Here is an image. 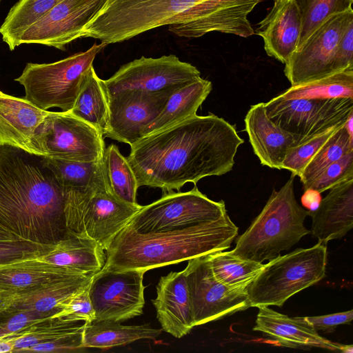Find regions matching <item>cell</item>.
Listing matches in <instances>:
<instances>
[{"label": "cell", "mask_w": 353, "mask_h": 353, "mask_svg": "<svg viewBox=\"0 0 353 353\" xmlns=\"http://www.w3.org/2000/svg\"><path fill=\"white\" fill-rule=\"evenodd\" d=\"M212 88V83L200 77L175 89L159 115L145 128L144 137L196 114Z\"/></svg>", "instance_id": "27"}, {"label": "cell", "mask_w": 353, "mask_h": 353, "mask_svg": "<svg viewBox=\"0 0 353 353\" xmlns=\"http://www.w3.org/2000/svg\"><path fill=\"white\" fill-rule=\"evenodd\" d=\"M321 201L320 193L313 190H305V193L301 198L302 204L306 207L309 211L315 210Z\"/></svg>", "instance_id": "46"}, {"label": "cell", "mask_w": 353, "mask_h": 353, "mask_svg": "<svg viewBox=\"0 0 353 353\" xmlns=\"http://www.w3.org/2000/svg\"><path fill=\"white\" fill-rule=\"evenodd\" d=\"M53 244H41L26 240L0 242V265L39 256L46 253Z\"/></svg>", "instance_id": "41"}, {"label": "cell", "mask_w": 353, "mask_h": 353, "mask_svg": "<svg viewBox=\"0 0 353 353\" xmlns=\"http://www.w3.org/2000/svg\"><path fill=\"white\" fill-rule=\"evenodd\" d=\"M238 232L228 213L214 221L168 231L139 232L127 225L105 250L102 268L145 272L225 250Z\"/></svg>", "instance_id": "4"}, {"label": "cell", "mask_w": 353, "mask_h": 353, "mask_svg": "<svg viewBox=\"0 0 353 353\" xmlns=\"http://www.w3.org/2000/svg\"><path fill=\"white\" fill-rule=\"evenodd\" d=\"M152 302L161 328L175 338H182L195 326L183 271L161 276L157 285V296Z\"/></svg>", "instance_id": "20"}, {"label": "cell", "mask_w": 353, "mask_h": 353, "mask_svg": "<svg viewBox=\"0 0 353 353\" xmlns=\"http://www.w3.org/2000/svg\"><path fill=\"white\" fill-rule=\"evenodd\" d=\"M106 46L102 42L95 43L85 52L53 63H28L14 81L23 86L25 99L36 106L68 112L74 105L85 73Z\"/></svg>", "instance_id": "7"}, {"label": "cell", "mask_w": 353, "mask_h": 353, "mask_svg": "<svg viewBox=\"0 0 353 353\" xmlns=\"http://www.w3.org/2000/svg\"><path fill=\"white\" fill-rule=\"evenodd\" d=\"M301 17L300 46L321 24L333 14L352 8L353 0H294Z\"/></svg>", "instance_id": "37"}, {"label": "cell", "mask_w": 353, "mask_h": 353, "mask_svg": "<svg viewBox=\"0 0 353 353\" xmlns=\"http://www.w3.org/2000/svg\"><path fill=\"white\" fill-rule=\"evenodd\" d=\"M141 207L125 203L106 190H65L64 213L69 233L90 237L105 252Z\"/></svg>", "instance_id": "8"}, {"label": "cell", "mask_w": 353, "mask_h": 353, "mask_svg": "<svg viewBox=\"0 0 353 353\" xmlns=\"http://www.w3.org/2000/svg\"><path fill=\"white\" fill-rule=\"evenodd\" d=\"M105 252L94 240L72 234L53 244L39 259L79 275L94 274L102 269Z\"/></svg>", "instance_id": "25"}, {"label": "cell", "mask_w": 353, "mask_h": 353, "mask_svg": "<svg viewBox=\"0 0 353 353\" xmlns=\"http://www.w3.org/2000/svg\"><path fill=\"white\" fill-rule=\"evenodd\" d=\"M304 318L315 330L332 332L339 325L351 323L353 319V310Z\"/></svg>", "instance_id": "44"}, {"label": "cell", "mask_w": 353, "mask_h": 353, "mask_svg": "<svg viewBox=\"0 0 353 353\" xmlns=\"http://www.w3.org/2000/svg\"><path fill=\"white\" fill-rule=\"evenodd\" d=\"M353 150V136L345 124L339 127L319 149L300 175L304 190L329 165Z\"/></svg>", "instance_id": "36"}, {"label": "cell", "mask_w": 353, "mask_h": 353, "mask_svg": "<svg viewBox=\"0 0 353 353\" xmlns=\"http://www.w3.org/2000/svg\"><path fill=\"white\" fill-rule=\"evenodd\" d=\"M301 32V17L294 0H274L254 34L260 36L267 54L285 63L296 49Z\"/></svg>", "instance_id": "21"}, {"label": "cell", "mask_w": 353, "mask_h": 353, "mask_svg": "<svg viewBox=\"0 0 353 353\" xmlns=\"http://www.w3.org/2000/svg\"><path fill=\"white\" fill-rule=\"evenodd\" d=\"M62 0H19L0 26L3 41L10 50L20 46L23 33Z\"/></svg>", "instance_id": "33"}, {"label": "cell", "mask_w": 353, "mask_h": 353, "mask_svg": "<svg viewBox=\"0 0 353 353\" xmlns=\"http://www.w3.org/2000/svg\"><path fill=\"white\" fill-rule=\"evenodd\" d=\"M258 308L253 330L262 332L280 345L301 349L320 347L345 353L353 352L352 345L332 342L320 336L304 317H289L268 306Z\"/></svg>", "instance_id": "19"}, {"label": "cell", "mask_w": 353, "mask_h": 353, "mask_svg": "<svg viewBox=\"0 0 353 353\" xmlns=\"http://www.w3.org/2000/svg\"><path fill=\"white\" fill-rule=\"evenodd\" d=\"M162 331L149 324L125 325L112 321H94L84 323L83 345L84 348L108 349L140 339L155 340Z\"/></svg>", "instance_id": "28"}, {"label": "cell", "mask_w": 353, "mask_h": 353, "mask_svg": "<svg viewBox=\"0 0 353 353\" xmlns=\"http://www.w3.org/2000/svg\"><path fill=\"white\" fill-rule=\"evenodd\" d=\"M69 112L104 136L109 120L108 98L103 80L97 76L93 65L85 73L74 105Z\"/></svg>", "instance_id": "29"}, {"label": "cell", "mask_w": 353, "mask_h": 353, "mask_svg": "<svg viewBox=\"0 0 353 353\" xmlns=\"http://www.w3.org/2000/svg\"><path fill=\"white\" fill-rule=\"evenodd\" d=\"M264 108L268 117L292 134L298 145L345 124L353 116V99H283L277 95L264 103Z\"/></svg>", "instance_id": "10"}, {"label": "cell", "mask_w": 353, "mask_h": 353, "mask_svg": "<svg viewBox=\"0 0 353 353\" xmlns=\"http://www.w3.org/2000/svg\"><path fill=\"white\" fill-rule=\"evenodd\" d=\"M144 271L101 269L91 280L89 294L95 321L123 322L143 314Z\"/></svg>", "instance_id": "14"}, {"label": "cell", "mask_w": 353, "mask_h": 353, "mask_svg": "<svg viewBox=\"0 0 353 353\" xmlns=\"http://www.w3.org/2000/svg\"><path fill=\"white\" fill-rule=\"evenodd\" d=\"M163 192L158 200L142 206L128 225L139 232L168 231L214 221L227 213L223 201L210 199L196 185L188 192Z\"/></svg>", "instance_id": "9"}, {"label": "cell", "mask_w": 353, "mask_h": 353, "mask_svg": "<svg viewBox=\"0 0 353 353\" xmlns=\"http://www.w3.org/2000/svg\"><path fill=\"white\" fill-rule=\"evenodd\" d=\"M353 67V20L345 28L336 47L332 65V73Z\"/></svg>", "instance_id": "43"}, {"label": "cell", "mask_w": 353, "mask_h": 353, "mask_svg": "<svg viewBox=\"0 0 353 353\" xmlns=\"http://www.w3.org/2000/svg\"><path fill=\"white\" fill-rule=\"evenodd\" d=\"M318 208L309 211L310 232L319 241L343 238L353 227V178L331 188Z\"/></svg>", "instance_id": "22"}, {"label": "cell", "mask_w": 353, "mask_h": 353, "mask_svg": "<svg viewBox=\"0 0 353 353\" xmlns=\"http://www.w3.org/2000/svg\"><path fill=\"white\" fill-rule=\"evenodd\" d=\"M278 96L283 99H353V67L316 81L291 86Z\"/></svg>", "instance_id": "35"}, {"label": "cell", "mask_w": 353, "mask_h": 353, "mask_svg": "<svg viewBox=\"0 0 353 353\" xmlns=\"http://www.w3.org/2000/svg\"><path fill=\"white\" fill-rule=\"evenodd\" d=\"M294 177L292 174L278 191H272L261 213L238 236L230 251L233 254L259 263L270 261L310 232L304 225L309 210L295 198Z\"/></svg>", "instance_id": "5"}, {"label": "cell", "mask_w": 353, "mask_h": 353, "mask_svg": "<svg viewBox=\"0 0 353 353\" xmlns=\"http://www.w3.org/2000/svg\"><path fill=\"white\" fill-rule=\"evenodd\" d=\"M171 92L152 94L127 90L108 96L109 120L104 138L130 146L138 141L144 137L147 126L161 112Z\"/></svg>", "instance_id": "17"}, {"label": "cell", "mask_w": 353, "mask_h": 353, "mask_svg": "<svg viewBox=\"0 0 353 353\" xmlns=\"http://www.w3.org/2000/svg\"><path fill=\"white\" fill-rule=\"evenodd\" d=\"M327 255L326 243L319 241L269 261L247 286L250 306L281 307L294 294L319 282L325 276Z\"/></svg>", "instance_id": "6"}, {"label": "cell", "mask_w": 353, "mask_h": 353, "mask_svg": "<svg viewBox=\"0 0 353 353\" xmlns=\"http://www.w3.org/2000/svg\"><path fill=\"white\" fill-rule=\"evenodd\" d=\"M243 142L235 126L223 118L195 114L142 137L130 145L126 158L139 188L170 192L232 170Z\"/></svg>", "instance_id": "1"}, {"label": "cell", "mask_w": 353, "mask_h": 353, "mask_svg": "<svg viewBox=\"0 0 353 353\" xmlns=\"http://www.w3.org/2000/svg\"><path fill=\"white\" fill-rule=\"evenodd\" d=\"M344 125V124H343ZM336 125L308 140L291 148L281 165V169L288 170L294 176H300L303 169L332 134L341 125Z\"/></svg>", "instance_id": "38"}, {"label": "cell", "mask_w": 353, "mask_h": 353, "mask_svg": "<svg viewBox=\"0 0 353 353\" xmlns=\"http://www.w3.org/2000/svg\"><path fill=\"white\" fill-rule=\"evenodd\" d=\"M1 0H0V2H1Z\"/></svg>", "instance_id": "49"}, {"label": "cell", "mask_w": 353, "mask_h": 353, "mask_svg": "<svg viewBox=\"0 0 353 353\" xmlns=\"http://www.w3.org/2000/svg\"><path fill=\"white\" fill-rule=\"evenodd\" d=\"M37 140L44 157L66 161H100L105 150L103 136L69 111L51 112L39 127Z\"/></svg>", "instance_id": "11"}, {"label": "cell", "mask_w": 353, "mask_h": 353, "mask_svg": "<svg viewBox=\"0 0 353 353\" xmlns=\"http://www.w3.org/2000/svg\"><path fill=\"white\" fill-rule=\"evenodd\" d=\"M350 178H353V150L325 168L305 190L321 193Z\"/></svg>", "instance_id": "40"}, {"label": "cell", "mask_w": 353, "mask_h": 353, "mask_svg": "<svg viewBox=\"0 0 353 353\" xmlns=\"http://www.w3.org/2000/svg\"><path fill=\"white\" fill-rule=\"evenodd\" d=\"M90 282L77 290L59 307V311L51 317L72 322L94 321L95 312L89 294Z\"/></svg>", "instance_id": "39"}, {"label": "cell", "mask_w": 353, "mask_h": 353, "mask_svg": "<svg viewBox=\"0 0 353 353\" xmlns=\"http://www.w3.org/2000/svg\"><path fill=\"white\" fill-rule=\"evenodd\" d=\"M103 164L110 192L125 203L139 205L137 202L139 187L136 176L127 158L121 154L115 144L105 148Z\"/></svg>", "instance_id": "34"}, {"label": "cell", "mask_w": 353, "mask_h": 353, "mask_svg": "<svg viewBox=\"0 0 353 353\" xmlns=\"http://www.w3.org/2000/svg\"><path fill=\"white\" fill-rule=\"evenodd\" d=\"M263 0H109L83 30L107 45L128 40L156 28L181 37L211 32L248 37L254 30L248 14Z\"/></svg>", "instance_id": "2"}, {"label": "cell", "mask_w": 353, "mask_h": 353, "mask_svg": "<svg viewBox=\"0 0 353 353\" xmlns=\"http://www.w3.org/2000/svg\"><path fill=\"white\" fill-rule=\"evenodd\" d=\"M214 277L228 288L246 291L247 286L263 268V263L245 259L230 251H217L206 255Z\"/></svg>", "instance_id": "32"}, {"label": "cell", "mask_w": 353, "mask_h": 353, "mask_svg": "<svg viewBox=\"0 0 353 353\" xmlns=\"http://www.w3.org/2000/svg\"><path fill=\"white\" fill-rule=\"evenodd\" d=\"M183 271L195 326L250 307L246 291L231 289L214 277L206 255L188 260Z\"/></svg>", "instance_id": "15"}, {"label": "cell", "mask_w": 353, "mask_h": 353, "mask_svg": "<svg viewBox=\"0 0 353 353\" xmlns=\"http://www.w3.org/2000/svg\"><path fill=\"white\" fill-rule=\"evenodd\" d=\"M22 240L17 236L0 225V242Z\"/></svg>", "instance_id": "47"}, {"label": "cell", "mask_w": 353, "mask_h": 353, "mask_svg": "<svg viewBox=\"0 0 353 353\" xmlns=\"http://www.w3.org/2000/svg\"><path fill=\"white\" fill-rule=\"evenodd\" d=\"M244 121L250 143L261 163L281 170V163L288 152L296 145L294 137L268 117L264 103L252 105Z\"/></svg>", "instance_id": "23"}, {"label": "cell", "mask_w": 353, "mask_h": 353, "mask_svg": "<svg viewBox=\"0 0 353 353\" xmlns=\"http://www.w3.org/2000/svg\"><path fill=\"white\" fill-rule=\"evenodd\" d=\"M43 159L64 190H109L103 159L92 162L66 161L48 157H43Z\"/></svg>", "instance_id": "30"}, {"label": "cell", "mask_w": 353, "mask_h": 353, "mask_svg": "<svg viewBox=\"0 0 353 353\" xmlns=\"http://www.w3.org/2000/svg\"><path fill=\"white\" fill-rule=\"evenodd\" d=\"M93 275L70 276L0 297V310L32 311L54 315L77 290L90 282Z\"/></svg>", "instance_id": "24"}, {"label": "cell", "mask_w": 353, "mask_h": 353, "mask_svg": "<svg viewBox=\"0 0 353 353\" xmlns=\"http://www.w3.org/2000/svg\"><path fill=\"white\" fill-rule=\"evenodd\" d=\"M50 113L25 98L0 90V146L9 145L44 157L37 143V132Z\"/></svg>", "instance_id": "18"}, {"label": "cell", "mask_w": 353, "mask_h": 353, "mask_svg": "<svg viewBox=\"0 0 353 353\" xmlns=\"http://www.w3.org/2000/svg\"><path fill=\"white\" fill-rule=\"evenodd\" d=\"M65 190L43 157L0 146V225L20 239L54 244L70 234Z\"/></svg>", "instance_id": "3"}, {"label": "cell", "mask_w": 353, "mask_h": 353, "mask_svg": "<svg viewBox=\"0 0 353 353\" xmlns=\"http://www.w3.org/2000/svg\"><path fill=\"white\" fill-rule=\"evenodd\" d=\"M353 9L330 17L300 45L285 63L284 73L292 86L333 74L332 65L339 41Z\"/></svg>", "instance_id": "13"}, {"label": "cell", "mask_w": 353, "mask_h": 353, "mask_svg": "<svg viewBox=\"0 0 353 353\" xmlns=\"http://www.w3.org/2000/svg\"><path fill=\"white\" fill-rule=\"evenodd\" d=\"M83 337L63 339L36 344L24 352H63L83 349Z\"/></svg>", "instance_id": "45"}, {"label": "cell", "mask_w": 353, "mask_h": 353, "mask_svg": "<svg viewBox=\"0 0 353 353\" xmlns=\"http://www.w3.org/2000/svg\"><path fill=\"white\" fill-rule=\"evenodd\" d=\"M84 323L61 318H45L7 336L13 344L12 352H22L41 343L63 339L83 337Z\"/></svg>", "instance_id": "31"}, {"label": "cell", "mask_w": 353, "mask_h": 353, "mask_svg": "<svg viewBox=\"0 0 353 353\" xmlns=\"http://www.w3.org/2000/svg\"><path fill=\"white\" fill-rule=\"evenodd\" d=\"M52 315L32 311L0 310V339L6 338L26 326Z\"/></svg>", "instance_id": "42"}, {"label": "cell", "mask_w": 353, "mask_h": 353, "mask_svg": "<svg viewBox=\"0 0 353 353\" xmlns=\"http://www.w3.org/2000/svg\"><path fill=\"white\" fill-rule=\"evenodd\" d=\"M109 0H62L22 35L20 44H41L65 50Z\"/></svg>", "instance_id": "16"}, {"label": "cell", "mask_w": 353, "mask_h": 353, "mask_svg": "<svg viewBox=\"0 0 353 353\" xmlns=\"http://www.w3.org/2000/svg\"><path fill=\"white\" fill-rule=\"evenodd\" d=\"M201 77L192 64L174 54L139 59L123 65L111 77L103 80L107 95L127 90L157 94L171 92Z\"/></svg>", "instance_id": "12"}, {"label": "cell", "mask_w": 353, "mask_h": 353, "mask_svg": "<svg viewBox=\"0 0 353 353\" xmlns=\"http://www.w3.org/2000/svg\"><path fill=\"white\" fill-rule=\"evenodd\" d=\"M75 275L79 274L44 262L39 256L2 264L0 265V297Z\"/></svg>", "instance_id": "26"}, {"label": "cell", "mask_w": 353, "mask_h": 353, "mask_svg": "<svg viewBox=\"0 0 353 353\" xmlns=\"http://www.w3.org/2000/svg\"><path fill=\"white\" fill-rule=\"evenodd\" d=\"M13 348V344L9 339H0V353L12 352Z\"/></svg>", "instance_id": "48"}]
</instances>
